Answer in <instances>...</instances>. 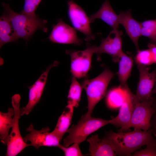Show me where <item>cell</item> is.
I'll use <instances>...</instances> for the list:
<instances>
[{
  "label": "cell",
  "mask_w": 156,
  "mask_h": 156,
  "mask_svg": "<svg viewBox=\"0 0 156 156\" xmlns=\"http://www.w3.org/2000/svg\"><path fill=\"white\" fill-rule=\"evenodd\" d=\"M14 113L13 108H8L7 113L0 112V138L1 142L4 145H7L9 131L13 125Z\"/></svg>",
  "instance_id": "44dd1931"
},
{
  "label": "cell",
  "mask_w": 156,
  "mask_h": 156,
  "mask_svg": "<svg viewBox=\"0 0 156 156\" xmlns=\"http://www.w3.org/2000/svg\"><path fill=\"white\" fill-rule=\"evenodd\" d=\"M1 4L11 23L13 35L17 40L21 38L27 41L39 29L44 32L47 31V20L40 19L37 15L31 16L18 13L13 10L8 4L4 3Z\"/></svg>",
  "instance_id": "7a4b0ae2"
},
{
  "label": "cell",
  "mask_w": 156,
  "mask_h": 156,
  "mask_svg": "<svg viewBox=\"0 0 156 156\" xmlns=\"http://www.w3.org/2000/svg\"><path fill=\"white\" fill-rule=\"evenodd\" d=\"M153 106L155 112L151 118L150 128L152 129L153 134L156 137V101L154 99Z\"/></svg>",
  "instance_id": "f1b7e54d"
},
{
  "label": "cell",
  "mask_w": 156,
  "mask_h": 156,
  "mask_svg": "<svg viewBox=\"0 0 156 156\" xmlns=\"http://www.w3.org/2000/svg\"><path fill=\"white\" fill-rule=\"evenodd\" d=\"M20 100L21 96L18 94L12 97V104L14 113L13 125L7 144V156H15L25 148L30 146V144L24 141L19 129V120L21 116L19 108Z\"/></svg>",
  "instance_id": "5b68a950"
},
{
  "label": "cell",
  "mask_w": 156,
  "mask_h": 156,
  "mask_svg": "<svg viewBox=\"0 0 156 156\" xmlns=\"http://www.w3.org/2000/svg\"><path fill=\"white\" fill-rule=\"evenodd\" d=\"M91 23L100 19L109 25L113 29H118L119 24L118 16L112 7L109 0H105L99 10L89 17Z\"/></svg>",
  "instance_id": "2e32d148"
},
{
  "label": "cell",
  "mask_w": 156,
  "mask_h": 156,
  "mask_svg": "<svg viewBox=\"0 0 156 156\" xmlns=\"http://www.w3.org/2000/svg\"><path fill=\"white\" fill-rule=\"evenodd\" d=\"M125 90V95L123 101L120 107L118 114L110 120V123L118 127H122L129 121L135 105L138 101L127 85L122 88ZM139 102V101H138Z\"/></svg>",
  "instance_id": "5bb4252c"
},
{
  "label": "cell",
  "mask_w": 156,
  "mask_h": 156,
  "mask_svg": "<svg viewBox=\"0 0 156 156\" xmlns=\"http://www.w3.org/2000/svg\"><path fill=\"white\" fill-rule=\"evenodd\" d=\"M81 87L76 78L73 77L68 96V105L73 107L78 106L81 99Z\"/></svg>",
  "instance_id": "603a6c76"
},
{
  "label": "cell",
  "mask_w": 156,
  "mask_h": 156,
  "mask_svg": "<svg viewBox=\"0 0 156 156\" xmlns=\"http://www.w3.org/2000/svg\"><path fill=\"white\" fill-rule=\"evenodd\" d=\"M155 100H156V99H155Z\"/></svg>",
  "instance_id": "1f68e13d"
},
{
  "label": "cell",
  "mask_w": 156,
  "mask_h": 156,
  "mask_svg": "<svg viewBox=\"0 0 156 156\" xmlns=\"http://www.w3.org/2000/svg\"><path fill=\"white\" fill-rule=\"evenodd\" d=\"M141 36L148 38L156 44V19L148 20L141 23Z\"/></svg>",
  "instance_id": "cb8c5ba5"
},
{
  "label": "cell",
  "mask_w": 156,
  "mask_h": 156,
  "mask_svg": "<svg viewBox=\"0 0 156 156\" xmlns=\"http://www.w3.org/2000/svg\"><path fill=\"white\" fill-rule=\"evenodd\" d=\"M122 31L113 29L106 38L102 40L99 46H95L94 53L97 55L98 60L100 59L102 54L106 53L111 56L114 62H118L123 52L122 49Z\"/></svg>",
  "instance_id": "ba28073f"
},
{
  "label": "cell",
  "mask_w": 156,
  "mask_h": 156,
  "mask_svg": "<svg viewBox=\"0 0 156 156\" xmlns=\"http://www.w3.org/2000/svg\"><path fill=\"white\" fill-rule=\"evenodd\" d=\"M119 23L124 27L126 33L132 40L136 49L140 50L138 41L141 34V23L132 16L131 10L121 11L118 14Z\"/></svg>",
  "instance_id": "9a60e30c"
},
{
  "label": "cell",
  "mask_w": 156,
  "mask_h": 156,
  "mask_svg": "<svg viewBox=\"0 0 156 156\" xmlns=\"http://www.w3.org/2000/svg\"><path fill=\"white\" fill-rule=\"evenodd\" d=\"M23 8L21 13L26 15L35 16L37 15L35 11L42 0H24Z\"/></svg>",
  "instance_id": "484cf974"
},
{
  "label": "cell",
  "mask_w": 156,
  "mask_h": 156,
  "mask_svg": "<svg viewBox=\"0 0 156 156\" xmlns=\"http://www.w3.org/2000/svg\"><path fill=\"white\" fill-rule=\"evenodd\" d=\"M67 4L69 18L74 28L84 35L86 41L94 40L95 36L92 32L91 23L85 11L73 0H68Z\"/></svg>",
  "instance_id": "9c48e42d"
},
{
  "label": "cell",
  "mask_w": 156,
  "mask_h": 156,
  "mask_svg": "<svg viewBox=\"0 0 156 156\" xmlns=\"http://www.w3.org/2000/svg\"><path fill=\"white\" fill-rule=\"evenodd\" d=\"M95 46L88 43L86 49L83 50L66 51V53L70 57V71L74 77L80 79L86 76L91 66Z\"/></svg>",
  "instance_id": "52a82bcc"
},
{
  "label": "cell",
  "mask_w": 156,
  "mask_h": 156,
  "mask_svg": "<svg viewBox=\"0 0 156 156\" xmlns=\"http://www.w3.org/2000/svg\"><path fill=\"white\" fill-rule=\"evenodd\" d=\"M89 144V151L92 156H114L116 154L105 137L99 138L98 135H92L87 140Z\"/></svg>",
  "instance_id": "e0dca14e"
},
{
  "label": "cell",
  "mask_w": 156,
  "mask_h": 156,
  "mask_svg": "<svg viewBox=\"0 0 156 156\" xmlns=\"http://www.w3.org/2000/svg\"><path fill=\"white\" fill-rule=\"evenodd\" d=\"M58 64V61H55L47 67L32 85L28 87L29 90V100L27 105L20 109L21 116L28 114L38 102L45 86L49 71L53 67L57 66Z\"/></svg>",
  "instance_id": "7c38bea8"
},
{
  "label": "cell",
  "mask_w": 156,
  "mask_h": 156,
  "mask_svg": "<svg viewBox=\"0 0 156 156\" xmlns=\"http://www.w3.org/2000/svg\"><path fill=\"white\" fill-rule=\"evenodd\" d=\"M154 98L136 103L130 120L125 126L118 131L120 132L133 127L146 131L151 127V120L155 110L153 107Z\"/></svg>",
  "instance_id": "8992f818"
},
{
  "label": "cell",
  "mask_w": 156,
  "mask_h": 156,
  "mask_svg": "<svg viewBox=\"0 0 156 156\" xmlns=\"http://www.w3.org/2000/svg\"><path fill=\"white\" fill-rule=\"evenodd\" d=\"M139 73V80L136 94L138 101L142 102L152 99V91L155 85V74L154 71L150 72V68L147 66L138 64Z\"/></svg>",
  "instance_id": "8fae6325"
},
{
  "label": "cell",
  "mask_w": 156,
  "mask_h": 156,
  "mask_svg": "<svg viewBox=\"0 0 156 156\" xmlns=\"http://www.w3.org/2000/svg\"><path fill=\"white\" fill-rule=\"evenodd\" d=\"M74 108L67 105L59 117L55 128L52 131L59 138L60 141L64 134L69 129L73 114Z\"/></svg>",
  "instance_id": "ac0fdd59"
},
{
  "label": "cell",
  "mask_w": 156,
  "mask_h": 156,
  "mask_svg": "<svg viewBox=\"0 0 156 156\" xmlns=\"http://www.w3.org/2000/svg\"><path fill=\"white\" fill-rule=\"evenodd\" d=\"M54 43L80 45L83 42L77 34L76 29L64 22L61 19L53 27L49 37Z\"/></svg>",
  "instance_id": "4fadbf2b"
},
{
  "label": "cell",
  "mask_w": 156,
  "mask_h": 156,
  "mask_svg": "<svg viewBox=\"0 0 156 156\" xmlns=\"http://www.w3.org/2000/svg\"><path fill=\"white\" fill-rule=\"evenodd\" d=\"M13 35V30L11 23L7 12H5L0 18V47L10 42H17Z\"/></svg>",
  "instance_id": "ffe728a7"
},
{
  "label": "cell",
  "mask_w": 156,
  "mask_h": 156,
  "mask_svg": "<svg viewBox=\"0 0 156 156\" xmlns=\"http://www.w3.org/2000/svg\"><path fill=\"white\" fill-rule=\"evenodd\" d=\"M132 156H156V142L147 145L144 149L135 151Z\"/></svg>",
  "instance_id": "83f0119b"
},
{
  "label": "cell",
  "mask_w": 156,
  "mask_h": 156,
  "mask_svg": "<svg viewBox=\"0 0 156 156\" xmlns=\"http://www.w3.org/2000/svg\"><path fill=\"white\" fill-rule=\"evenodd\" d=\"M58 147L63 151L66 156L83 155L79 148V144L77 143H73V145L69 147H66L60 144Z\"/></svg>",
  "instance_id": "4316f807"
},
{
  "label": "cell",
  "mask_w": 156,
  "mask_h": 156,
  "mask_svg": "<svg viewBox=\"0 0 156 156\" xmlns=\"http://www.w3.org/2000/svg\"><path fill=\"white\" fill-rule=\"evenodd\" d=\"M86 113L76 125H73L67 132L68 135L64 140L63 146L68 147L74 143L79 144L87 137L102 127L110 124V120L91 117Z\"/></svg>",
  "instance_id": "3957f363"
},
{
  "label": "cell",
  "mask_w": 156,
  "mask_h": 156,
  "mask_svg": "<svg viewBox=\"0 0 156 156\" xmlns=\"http://www.w3.org/2000/svg\"><path fill=\"white\" fill-rule=\"evenodd\" d=\"M114 75L109 68H106L96 77L83 81L82 87L86 91L88 101L87 114L91 115L95 105L104 97L108 86Z\"/></svg>",
  "instance_id": "277c9868"
},
{
  "label": "cell",
  "mask_w": 156,
  "mask_h": 156,
  "mask_svg": "<svg viewBox=\"0 0 156 156\" xmlns=\"http://www.w3.org/2000/svg\"><path fill=\"white\" fill-rule=\"evenodd\" d=\"M118 62V70L117 74L120 83L119 86L123 88L127 85V81L131 74L133 60L131 57L123 52Z\"/></svg>",
  "instance_id": "d6986e66"
},
{
  "label": "cell",
  "mask_w": 156,
  "mask_h": 156,
  "mask_svg": "<svg viewBox=\"0 0 156 156\" xmlns=\"http://www.w3.org/2000/svg\"><path fill=\"white\" fill-rule=\"evenodd\" d=\"M152 129L146 131L135 129L131 132L115 133L112 130L106 132L105 137L116 155L130 156L142 146L156 142Z\"/></svg>",
  "instance_id": "6da1fadb"
},
{
  "label": "cell",
  "mask_w": 156,
  "mask_h": 156,
  "mask_svg": "<svg viewBox=\"0 0 156 156\" xmlns=\"http://www.w3.org/2000/svg\"><path fill=\"white\" fill-rule=\"evenodd\" d=\"M125 95L124 89L120 86L111 89L107 96L106 101L107 105L113 109L120 107L123 101Z\"/></svg>",
  "instance_id": "7402d4cb"
},
{
  "label": "cell",
  "mask_w": 156,
  "mask_h": 156,
  "mask_svg": "<svg viewBox=\"0 0 156 156\" xmlns=\"http://www.w3.org/2000/svg\"><path fill=\"white\" fill-rule=\"evenodd\" d=\"M148 47L152 55L153 63H156V44L149 43Z\"/></svg>",
  "instance_id": "f546056e"
},
{
  "label": "cell",
  "mask_w": 156,
  "mask_h": 156,
  "mask_svg": "<svg viewBox=\"0 0 156 156\" xmlns=\"http://www.w3.org/2000/svg\"></svg>",
  "instance_id": "836d02e7"
},
{
  "label": "cell",
  "mask_w": 156,
  "mask_h": 156,
  "mask_svg": "<svg viewBox=\"0 0 156 156\" xmlns=\"http://www.w3.org/2000/svg\"><path fill=\"white\" fill-rule=\"evenodd\" d=\"M29 133L23 138L24 141L30 142V146L38 149L41 146H56L60 144L59 138L52 132H50V128L47 127L40 130L34 129L32 124L27 129Z\"/></svg>",
  "instance_id": "30bf717a"
},
{
  "label": "cell",
  "mask_w": 156,
  "mask_h": 156,
  "mask_svg": "<svg viewBox=\"0 0 156 156\" xmlns=\"http://www.w3.org/2000/svg\"><path fill=\"white\" fill-rule=\"evenodd\" d=\"M154 71L155 74V85H154L155 87L153 89V90L152 91V94H156V69Z\"/></svg>",
  "instance_id": "4dcf8cb0"
},
{
  "label": "cell",
  "mask_w": 156,
  "mask_h": 156,
  "mask_svg": "<svg viewBox=\"0 0 156 156\" xmlns=\"http://www.w3.org/2000/svg\"><path fill=\"white\" fill-rule=\"evenodd\" d=\"M135 60L138 65L147 66L153 63L152 55L148 49L137 51Z\"/></svg>",
  "instance_id": "d4e9b609"
},
{
  "label": "cell",
  "mask_w": 156,
  "mask_h": 156,
  "mask_svg": "<svg viewBox=\"0 0 156 156\" xmlns=\"http://www.w3.org/2000/svg\"></svg>",
  "instance_id": "d6a6232c"
}]
</instances>
